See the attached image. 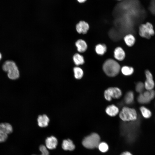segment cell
<instances>
[{
  "mask_svg": "<svg viewBox=\"0 0 155 155\" xmlns=\"http://www.w3.org/2000/svg\"><path fill=\"white\" fill-rule=\"evenodd\" d=\"M103 70L108 76L113 77L119 73L120 66L117 61L113 59H109L106 60L103 66Z\"/></svg>",
  "mask_w": 155,
  "mask_h": 155,
  "instance_id": "6da1fadb",
  "label": "cell"
},
{
  "mask_svg": "<svg viewBox=\"0 0 155 155\" xmlns=\"http://www.w3.org/2000/svg\"><path fill=\"white\" fill-rule=\"evenodd\" d=\"M3 70L7 73L9 78L12 80L18 79L19 77V71L15 63L12 61H5L2 66Z\"/></svg>",
  "mask_w": 155,
  "mask_h": 155,
  "instance_id": "7a4b0ae2",
  "label": "cell"
},
{
  "mask_svg": "<svg viewBox=\"0 0 155 155\" xmlns=\"http://www.w3.org/2000/svg\"><path fill=\"white\" fill-rule=\"evenodd\" d=\"M100 140L99 135L96 133H93L84 138L82 141V144L86 148L92 149L97 148Z\"/></svg>",
  "mask_w": 155,
  "mask_h": 155,
  "instance_id": "3957f363",
  "label": "cell"
},
{
  "mask_svg": "<svg viewBox=\"0 0 155 155\" xmlns=\"http://www.w3.org/2000/svg\"><path fill=\"white\" fill-rule=\"evenodd\" d=\"M119 117L124 121H134L137 118V114L134 109L125 106L120 112Z\"/></svg>",
  "mask_w": 155,
  "mask_h": 155,
  "instance_id": "277c9868",
  "label": "cell"
},
{
  "mask_svg": "<svg viewBox=\"0 0 155 155\" xmlns=\"http://www.w3.org/2000/svg\"><path fill=\"white\" fill-rule=\"evenodd\" d=\"M139 34L143 37L150 38L154 34L152 24L148 22L141 24L139 27Z\"/></svg>",
  "mask_w": 155,
  "mask_h": 155,
  "instance_id": "5b68a950",
  "label": "cell"
},
{
  "mask_svg": "<svg viewBox=\"0 0 155 155\" xmlns=\"http://www.w3.org/2000/svg\"><path fill=\"white\" fill-rule=\"evenodd\" d=\"M122 93L121 90L117 87H110L106 90L104 93L105 99L110 101L112 98L118 99L121 96Z\"/></svg>",
  "mask_w": 155,
  "mask_h": 155,
  "instance_id": "8992f818",
  "label": "cell"
},
{
  "mask_svg": "<svg viewBox=\"0 0 155 155\" xmlns=\"http://www.w3.org/2000/svg\"><path fill=\"white\" fill-rule=\"evenodd\" d=\"M155 96V92L153 90H146L140 94L137 97L138 102L142 104L149 103Z\"/></svg>",
  "mask_w": 155,
  "mask_h": 155,
  "instance_id": "52a82bcc",
  "label": "cell"
},
{
  "mask_svg": "<svg viewBox=\"0 0 155 155\" xmlns=\"http://www.w3.org/2000/svg\"><path fill=\"white\" fill-rule=\"evenodd\" d=\"M145 73L146 80L144 84L145 88L146 90H153L154 86V83L152 75L148 70L146 71Z\"/></svg>",
  "mask_w": 155,
  "mask_h": 155,
  "instance_id": "ba28073f",
  "label": "cell"
},
{
  "mask_svg": "<svg viewBox=\"0 0 155 155\" xmlns=\"http://www.w3.org/2000/svg\"><path fill=\"white\" fill-rule=\"evenodd\" d=\"M76 28L79 33L85 34L89 30V26L87 22L84 21H81L76 24Z\"/></svg>",
  "mask_w": 155,
  "mask_h": 155,
  "instance_id": "9c48e42d",
  "label": "cell"
},
{
  "mask_svg": "<svg viewBox=\"0 0 155 155\" xmlns=\"http://www.w3.org/2000/svg\"><path fill=\"white\" fill-rule=\"evenodd\" d=\"M57 139L53 136L48 137L45 141L46 148L50 150L55 149L57 145Z\"/></svg>",
  "mask_w": 155,
  "mask_h": 155,
  "instance_id": "30bf717a",
  "label": "cell"
},
{
  "mask_svg": "<svg viewBox=\"0 0 155 155\" xmlns=\"http://www.w3.org/2000/svg\"><path fill=\"white\" fill-rule=\"evenodd\" d=\"M37 121L38 126L40 127H45L48 125L49 119L46 115H40L38 116Z\"/></svg>",
  "mask_w": 155,
  "mask_h": 155,
  "instance_id": "8fae6325",
  "label": "cell"
},
{
  "mask_svg": "<svg viewBox=\"0 0 155 155\" xmlns=\"http://www.w3.org/2000/svg\"><path fill=\"white\" fill-rule=\"evenodd\" d=\"M114 57L117 60L121 61L125 57V53L123 49L120 47H117L114 51Z\"/></svg>",
  "mask_w": 155,
  "mask_h": 155,
  "instance_id": "7c38bea8",
  "label": "cell"
},
{
  "mask_svg": "<svg viewBox=\"0 0 155 155\" xmlns=\"http://www.w3.org/2000/svg\"><path fill=\"white\" fill-rule=\"evenodd\" d=\"M105 111L106 113L108 115L111 117L116 116L119 112L118 108L114 104L108 106L106 108Z\"/></svg>",
  "mask_w": 155,
  "mask_h": 155,
  "instance_id": "4fadbf2b",
  "label": "cell"
},
{
  "mask_svg": "<svg viewBox=\"0 0 155 155\" xmlns=\"http://www.w3.org/2000/svg\"><path fill=\"white\" fill-rule=\"evenodd\" d=\"M62 147L64 150L69 151L73 150L75 148L73 142L69 139L63 140Z\"/></svg>",
  "mask_w": 155,
  "mask_h": 155,
  "instance_id": "5bb4252c",
  "label": "cell"
},
{
  "mask_svg": "<svg viewBox=\"0 0 155 155\" xmlns=\"http://www.w3.org/2000/svg\"><path fill=\"white\" fill-rule=\"evenodd\" d=\"M78 51L80 53L85 52L87 49V45L86 42L84 40L79 39L75 43Z\"/></svg>",
  "mask_w": 155,
  "mask_h": 155,
  "instance_id": "9a60e30c",
  "label": "cell"
},
{
  "mask_svg": "<svg viewBox=\"0 0 155 155\" xmlns=\"http://www.w3.org/2000/svg\"><path fill=\"white\" fill-rule=\"evenodd\" d=\"M13 131V127L10 123H0V131L8 135L11 133Z\"/></svg>",
  "mask_w": 155,
  "mask_h": 155,
  "instance_id": "2e32d148",
  "label": "cell"
},
{
  "mask_svg": "<svg viewBox=\"0 0 155 155\" xmlns=\"http://www.w3.org/2000/svg\"><path fill=\"white\" fill-rule=\"evenodd\" d=\"M73 60L75 65H79L84 63L83 57L78 53L75 54L73 56Z\"/></svg>",
  "mask_w": 155,
  "mask_h": 155,
  "instance_id": "e0dca14e",
  "label": "cell"
},
{
  "mask_svg": "<svg viewBox=\"0 0 155 155\" xmlns=\"http://www.w3.org/2000/svg\"><path fill=\"white\" fill-rule=\"evenodd\" d=\"M124 40L126 44L129 46H133L135 41V37L130 34L126 35L124 38Z\"/></svg>",
  "mask_w": 155,
  "mask_h": 155,
  "instance_id": "ac0fdd59",
  "label": "cell"
},
{
  "mask_svg": "<svg viewBox=\"0 0 155 155\" xmlns=\"http://www.w3.org/2000/svg\"><path fill=\"white\" fill-rule=\"evenodd\" d=\"M106 46L104 44H98L95 47V51L98 55H102L106 52Z\"/></svg>",
  "mask_w": 155,
  "mask_h": 155,
  "instance_id": "d6986e66",
  "label": "cell"
},
{
  "mask_svg": "<svg viewBox=\"0 0 155 155\" xmlns=\"http://www.w3.org/2000/svg\"><path fill=\"white\" fill-rule=\"evenodd\" d=\"M134 98L133 93L131 91L128 92L126 93L125 96V102L127 104H130L133 102Z\"/></svg>",
  "mask_w": 155,
  "mask_h": 155,
  "instance_id": "ffe728a7",
  "label": "cell"
},
{
  "mask_svg": "<svg viewBox=\"0 0 155 155\" xmlns=\"http://www.w3.org/2000/svg\"><path fill=\"white\" fill-rule=\"evenodd\" d=\"M75 78L77 79H80L83 77V71L82 69L80 67H75L73 69Z\"/></svg>",
  "mask_w": 155,
  "mask_h": 155,
  "instance_id": "44dd1931",
  "label": "cell"
},
{
  "mask_svg": "<svg viewBox=\"0 0 155 155\" xmlns=\"http://www.w3.org/2000/svg\"><path fill=\"white\" fill-rule=\"evenodd\" d=\"M121 71L124 75L128 76L133 74L134 71V69L132 67L125 66L122 68Z\"/></svg>",
  "mask_w": 155,
  "mask_h": 155,
  "instance_id": "7402d4cb",
  "label": "cell"
},
{
  "mask_svg": "<svg viewBox=\"0 0 155 155\" xmlns=\"http://www.w3.org/2000/svg\"><path fill=\"white\" fill-rule=\"evenodd\" d=\"M140 111L143 116L145 118H149L152 115L151 111L146 107L142 106L140 108Z\"/></svg>",
  "mask_w": 155,
  "mask_h": 155,
  "instance_id": "603a6c76",
  "label": "cell"
},
{
  "mask_svg": "<svg viewBox=\"0 0 155 155\" xmlns=\"http://www.w3.org/2000/svg\"><path fill=\"white\" fill-rule=\"evenodd\" d=\"M97 148L102 153L106 152L109 149L108 144L105 142H100L98 144Z\"/></svg>",
  "mask_w": 155,
  "mask_h": 155,
  "instance_id": "cb8c5ba5",
  "label": "cell"
},
{
  "mask_svg": "<svg viewBox=\"0 0 155 155\" xmlns=\"http://www.w3.org/2000/svg\"><path fill=\"white\" fill-rule=\"evenodd\" d=\"M145 88L144 85L142 82H139L136 84L135 90L136 91L140 94L142 93Z\"/></svg>",
  "mask_w": 155,
  "mask_h": 155,
  "instance_id": "d4e9b609",
  "label": "cell"
},
{
  "mask_svg": "<svg viewBox=\"0 0 155 155\" xmlns=\"http://www.w3.org/2000/svg\"><path fill=\"white\" fill-rule=\"evenodd\" d=\"M39 149L41 152V154L40 155H49V152L46 147L44 146L43 145L40 146Z\"/></svg>",
  "mask_w": 155,
  "mask_h": 155,
  "instance_id": "484cf974",
  "label": "cell"
},
{
  "mask_svg": "<svg viewBox=\"0 0 155 155\" xmlns=\"http://www.w3.org/2000/svg\"><path fill=\"white\" fill-rule=\"evenodd\" d=\"M149 9L151 13L155 14V0H151Z\"/></svg>",
  "mask_w": 155,
  "mask_h": 155,
  "instance_id": "4316f807",
  "label": "cell"
},
{
  "mask_svg": "<svg viewBox=\"0 0 155 155\" xmlns=\"http://www.w3.org/2000/svg\"><path fill=\"white\" fill-rule=\"evenodd\" d=\"M7 134L0 131V142H5L7 140Z\"/></svg>",
  "mask_w": 155,
  "mask_h": 155,
  "instance_id": "83f0119b",
  "label": "cell"
},
{
  "mask_svg": "<svg viewBox=\"0 0 155 155\" xmlns=\"http://www.w3.org/2000/svg\"><path fill=\"white\" fill-rule=\"evenodd\" d=\"M120 155H133L129 151H125L122 152Z\"/></svg>",
  "mask_w": 155,
  "mask_h": 155,
  "instance_id": "f1b7e54d",
  "label": "cell"
},
{
  "mask_svg": "<svg viewBox=\"0 0 155 155\" xmlns=\"http://www.w3.org/2000/svg\"><path fill=\"white\" fill-rule=\"evenodd\" d=\"M79 3H83L85 2L86 0H77Z\"/></svg>",
  "mask_w": 155,
  "mask_h": 155,
  "instance_id": "f546056e",
  "label": "cell"
},
{
  "mask_svg": "<svg viewBox=\"0 0 155 155\" xmlns=\"http://www.w3.org/2000/svg\"><path fill=\"white\" fill-rule=\"evenodd\" d=\"M1 57H2V56H1V54L0 53V60L1 58Z\"/></svg>",
  "mask_w": 155,
  "mask_h": 155,
  "instance_id": "4dcf8cb0",
  "label": "cell"
},
{
  "mask_svg": "<svg viewBox=\"0 0 155 155\" xmlns=\"http://www.w3.org/2000/svg\"><path fill=\"white\" fill-rule=\"evenodd\" d=\"M118 0V1H121V0Z\"/></svg>",
  "mask_w": 155,
  "mask_h": 155,
  "instance_id": "1f68e13d",
  "label": "cell"
}]
</instances>
